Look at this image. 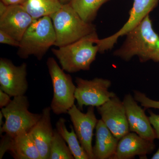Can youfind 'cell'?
Returning a JSON list of instances; mask_svg holds the SVG:
<instances>
[{
    "label": "cell",
    "mask_w": 159,
    "mask_h": 159,
    "mask_svg": "<svg viewBox=\"0 0 159 159\" xmlns=\"http://www.w3.org/2000/svg\"><path fill=\"white\" fill-rule=\"evenodd\" d=\"M26 0H1L6 5L9 6L12 5H22Z\"/></svg>",
    "instance_id": "obj_27"
},
{
    "label": "cell",
    "mask_w": 159,
    "mask_h": 159,
    "mask_svg": "<svg viewBox=\"0 0 159 159\" xmlns=\"http://www.w3.org/2000/svg\"><path fill=\"white\" fill-rule=\"evenodd\" d=\"M126 35L122 47L114 52L115 56L125 61L137 56L141 62L159 61V36L154 30L149 15Z\"/></svg>",
    "instance_id": "obj_1"
},
{
    "label": "cell",
    "mask_w": 159,
    "mask_h": 159,
    "mask_svg": "<svg viewBox=\"0 0 159 159\" xmlns=\"http://www.w3.org/2000/svg\"><path fill=\"white\" fill-rule=\"evenodd\" d=\"M56 127L57 132L67 144L74 159H90L88 155L81 146L73 126H70V132L68 130L65 119L60 118L56 123Z\"/></svg>",
    "instance_id": "obj_19"
},
{
    "label": "cell",
    "mask_w": 159,
    "mask_h": 159,
    "mask_svg": "<svg viewBox=\"0 0 159 159\" xmlns=\"http://www.w3.org/2000/svg\"><path fill=\"white\" fill-rule=\"evenodd\" d=\"M47 65L53 88L51 111L56 115L68 113L74 105L76 86L70 75L65 73L54 58L49 57Z\"/></svg>",
    "instance_id": "obj_6"
},
{
    "label": "cell",
    "mask_w": 159,
    "mask_h": 159,
    "mask_svg": "<svg viewBox=\"0 0 159 159\" xmlns=\"http://www.w3.org/2000/svg\"><path fill=\"white\" fill-rule=\"evenodd\" d=\"M98 38L96 31H94L72 43L52 49V51L66 72L89 70L99 52L96 42Z\"/></svg>",
    "instance_id": "obj_2"
},
{
    "label": "cell",
    "mask_w": 159,
    "mask_h": 159,
    "mask_svg": "<svg viewBox=\"0 0 159 159\" xmlns=\"http://www.w3.org/2000/svg\"><path fill=\"white\" fill-rule=\"evenodd\" d=\"M148 113L151 124L155 131L157 139H159V115L155 114L151 111H149Z\"/></svg>",
    "instance_id": "obj_25"
},
{
    "label": "cell",
    "mask_w": 159,
    "mask_h": 159,
    "mask_svg": "<svg viewBox=\"0 0 159 159\" xmlns=\"http://www.w3.org/2000/svg\"><path fill=\"white\" fill-rule=\"evenodd\" d=\"M57 129H54L49 159H74L69 146Z\"/></svg>",
    "instance_id": "obj_21"
},
{
    "label": "cell",
    "mask_w": 159,
    "mask_h": 159,
    "mask_svg": "<svg viewBox=\"0 0 159 159\" xmlns=\"http://www.w3.org/2000/svg\"><path fill=\"white\" fill-rule=\"evenodd\" d=\"M50 107L43 109L42 116L30 133L39 151L41 159H49L54 129L51 124Z\"/></svg>",
    "instance_id": "obj_15"
},
{
    "label": "cell",
    "mask_w": 159,
    "mask_h": 159,
    "mask_svg": "<svg viewBox=\"0 0 159 159\" xmlns=\"http://www.w3.org/2000/svg\"><path fill=\"white\" fill-rule=\"evenodd\" d=\"M158 0H134L132 8L129 11L128 20L119 31L110 36L96 40L99 53L111 49L116 43L118 39L126 35L131 30L139 25L152 11Z\"/></svg>",
    "instance_id": "obj_9"
},
{
    "label": "cell",
    "mask_w": 159,
    "mask_h": 159,
    "mask_svg": "<svg viewBox=\"0 0 159 159\" xmlns=\"http://www.w3.org/2000/svg\"><path fill=\"white\" fill-rule=\"evenodd\" d=\"M3 117H4L2 111H0V127H2L3 125Z\"/></svg>",
    "instance_id": "obj_30"
},
{
    "label": "cell",
    "mask_w": 159,
    "mask_h": 159,
    "mask_svg": "<svg viewBox=\"0 0 159 159\" xmlns=\"http://www.w3.org/2000/svg\"><path fill=\"white\" fill-rule=\"evenodd\" d=\"M97 109L102 122L117 139L120 140L130 132L125 106L116 95Z\"/></svg>",
    "instance_id": "obj_11"
},
{
    "label": "cell",
    "mask_w": 159,
    "mask_h": 159,
    "mask_svg": "<svg viewBox=\"0 0 159 159\" xmlns=\"http://www.w3.org/2000/svg\"><path fill=\"white\" fill-rule=\"evenodd\" d=\"M27 65L16 66L10 60L0 59V89L11 97L24 96L28 89Z\"/></svg>",
    "instance_id": "obj_8"
},
{
    "label": "cell",
    "mask_w": 159,
    "mask_h": 159,
    "mask_svg": "<svg viewBox=\"0 0 159 159\" xmlns=\"http://www.w3.org/2000/svg\"><path fill=\"white\" fill-rule=\"evenodd\" d=\"M21 5L33 19L36 20L50 16L58 11L63 4L59 0H26Z\"/></svg>",
    "instance_id": "obj_18"
},
{
    "label": "cell",
    "mask_w": 159,
    "mask_h": 159,
    "mask_svg": "<svg viewBox=\"0 0 159 159\" xmlns=\"http://www.w3.org/2000/svg\"><path fill=\"white\" fill-rule=\"evenodd\" d=\"M0 43L17 48H19L20 44L19 41L2 30H0Z\"/></svg>",
    "instance_id": "obj_24"
},
{
    "label": "cell",
    "mask_w": 159,
    "mask_h": 159,
    "mask_svg": "<svg viewBox=\"0 0 159 159\" xmlns=\"http://www.w3.org/2000/svg\"><path fill=\"white\" fill-rule=\"evenodd\" d=\"M34 20L22 5H9L0 16V30L20 42Z\"/></svg>",
    "instance_id": "obj_12"
},
{
    "label": "cell",
    "mask_w": 159,
    "mask_h": 159,
    "mask_svg": "<svg viewBox=\"0 0 159 159\" xmlns=\"http://www.w3.org/2000/svg\"><path fill=\"white\" fill-rule=\"evenodd\" d=\"M2 138L0 144V159L3 158L6 152L11 150L13 137L6 134L2 136Z\"/></svg>",
    "instance_id": "obj_23"
},
{
    "label": "cell",
    "mask_w": 159,
    "mask_h": 159,
    "mask_svg": "<svg viewBox=\"0 0 159 159\" xmlns=\"http://www.w3.org/2000/svg\"><path fill=\"white\" fill-rule=\"evenodd\" d=\"M51 17L56 34L54 45L62 47L96 31L95 26L84 21L69 3L63 4Z\"/></svg>",
    "instance_id": "obj_4"
},
{
    "label": "cell",
    "mask_w": 159,
    "mask_h": 159,
    "mask_svg": "<svg viewBox=\"0 0 159 159\" xmlns=\"http://www.w3.org/2000/svg\"><path fill=\"white\" fill-rule=\"evenodd\" d=\"M130 132L142 138L154 141L157 139L154 129L145 110L137 103L130 94H126L123 100Z\"/></svg>",
    "instance_id": "obj_13"
},
{
    "label": "cell",
    "mask_w": 159,
    "mask_h": 159,
    "mask_svg": "<svg viewBox=\"0 0 159 159\" xmlns=\"http://www.w3.org/2000/svg\"><path fill=\"white\" fill-rule=\"evenodd\" d=\"M11 97L0 89V108L2 109L7 106L11 101Z\"/></svg>",
    "instance_id": "obj_26"
},
{
    "label": "cell",
    "mask_w": 159,
    "mask_h": 159,
    "mask_svg": "<svg viewBox=\"0 0 159 159\" xmlns=\"http://www.w3.org/2000/svg\"><path fill=\"white\" fill-rule=\"evenodd\" d=\"M8 6V5H6L2 1H0V16L5 13Z\"/></svg>",
    "instance_id": "obj_28"
},
{
    "label": "cell",
    "mask_w": 159,
    "mask_h": 159,
    "mask_svg": "<svg viewBox=\"0 0 159 159\" xmlns=\"http://www.w3.org/2000/svg\"><path fill=\"white\" fill-rule=\"evenodd\" d=\"M59 1L61 2V4L63 5V4H67V3H69L70 2V0H59Z\"/></svg>",
    "instance_id": "obj_31"
},
{
    "label": "cell",
    "mask_w": 159,
    "mask_h": 159,
    "mask_svg": "<svg viewBox=\"0 0 159 159\" xmlns=\"http://www.w3.org/2000/svg\"><path fill=\"white\" fill-rule=\"evenodd\" d=\"M152 159H159V148L157 151L154 154L151 158Z\"/></svg>",
    "instance_id": "obj_29"
},
{
    "label": "cell",
    "mask_w": 159,
    "mask_h": 159,
    "mask_svg": "<svg viewBox=\"0 0 159 159\" xmlns=\"http://www.w3.org/2000/svg\"><path fill=\"white\" fill-rule=\"evenodd\" d=\"M109 0H70L69 4L84 21L91 23L97 11Z\"/></svg>",
    "instance_id": "obj_20"
},
{
    "label": "cell",
    "mask_w": 159,
    "mask_h": 159,
    "mask_svg": "<svg viewBox=\"0 0 159 159\" xmlns=\"http://www.w3.org/2000/svg\"><path fill=\"white\" fill-rule=\"evenodd\" d=\"M154 141L142 138L130 131L119 140L116 150L112 159H130L138 156L147 158L155 148Z\"/></svg>",
    "instance_id": "obj_14"
},
{
    "label": "cell",
    "mask_w": 159,
    "mask_h": 159,
    "mask_svg": "<svg viewBox=\"0 0 159 159\" xmlns=\"http://www.w3.org/2000/svg\"><path fill=\"white\" fill-rule=\"evenodd\" d=\"M56 41V34L51 17L34 20L24 33L17 54L23 59L31 55L41 60Z\"/></svg>",
    "instance_id": "obj_3"
},
{
    "label": "cell",
    "mask_w": 159,
    "mask_h": 159,
    "mask_svg": "<svg viewBox=\"0 0 159 159\" xmlns=\"http://www.w3.org/2000/svg\"><path fill=\"white\" fill-rule=\"evenodd\" d=\"M68 114L83 148L88 155L90 159H94L92 141L93 131L98 120L95 113L94 107L89 106L86 113L82 112L74 104Z\"/></svg>",
    "instance_id": "obj_10"
},
{
    "label": "cell",
    "mask_w": 159,
    "mask_h": 159,
    "mask_svg": "<svg viewBox=\"0 0 159 159\" xmlns=\"http://www.w3.org/2000/svg\"><path fill=\"white\" fill-rule=\"evenodd\" d=\"M75 82V99L81 110L84 106L98 107L116 96L109 90L111 83L108 79L95 78L88 80L76 77Z\"/></svg>",
    "instance_id": "obj_7"
},
{
    "label": "cell",
    "mask_w": 159,
    "mask_h": 159,
    "mask_svg": "<svg viewBox=\"0 0 159 159\" xmlns=\"http://www.w3.org/2000/svg\"><path fill=\"white\" fill-rule=\"evenodd\" d=\"M29 107V99L25 95L13 97L7 106L2 109L6 121L0 127V134L5 133L15 137L30 132L40 119L42 114L31 112Z\"/></svg>",
    "instance_id": "obj_5"
},
{
    "label": "cell",
    "mask_w": 159,
    "mask_h": 159,
    "mask_svg": "<svg viewBox=\"0 0 159 159\" xmlns=\"http://www.w3.org/2000/svg\"><path fill=\"white\" fill-rule=\"evenodd\" d=\"M119 140L111 132L101 119L96 127V142L93 147L94 159H112Z\"/></svg>",
    "instance_id": "obj_16"
},
{
    "label": "cell",
    "mask_w": 159,
    "mask_h": 159,
    "mask_svg": "<svg viewBox=\"0 0 159 159\" xmlns=\"http://www.w3.org/2000/svg\"><path fill=\"white\" fill-rule=\"evenodd\" d=\"M16 159H41L30 132H25L13 137L11 150Z\"/></svg>",
    "instance_id": "obj_17"
},
{
    "label": "cell",
    "mask_w": 159,
    "mask_h": 159,
    "mask_svg": "<svg viewBox=\"0 0 159 159\" xmlns=\"http://www.w3.org/2000/svg\"><path fill=\"white\" fill-rule=\"evenodd\" d=\"M134 98L137 102L145 108L159 109V101L153 100L148 98L145 93L135 90L134 91Z\"/></svg>",
    "instance_id": "obj_22"
}]
</instances>
